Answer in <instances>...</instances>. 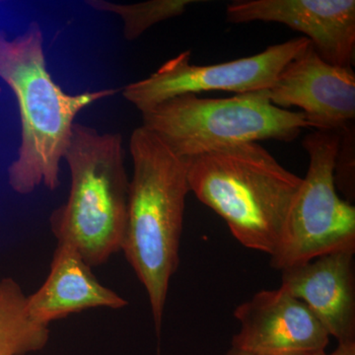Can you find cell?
I'll return each instance as SVG.
<instances>
[{"label": "cell", "instance_id": "1", "mask_svg": "<svg viewBox=\"0 0 355 355\" xmlns=\"http://www.w3.org/2000/svg\"><path fill=\"white\" fill-rule=\"evenodd\" d=\"M0 78L15 95L21 121L17 158L7 171L9 186L19 195L41 184L55 191L77 114L119 90L65 92L46 67L43 29L37 21L14 38L0 29Z\"/></svg>", "mask_w": 355, "mask_h": 355}, {"label": "cell", "instance_id": "2", "mask_svg": "<svg viewBox=\"0 0 355 355\" xmlns=\"http://www.w3.org/2000/svg\"><path fill=\"white\" fill-rule=\"evenodd\" d=\"M130 151L133 173L121 251L146 288L159 336L170 280L179 266L186 200L191 191L188 163L142 125L133 130Z\"/></svg>", "mask_w": 355, "mask_h": 355}, {"label": "cell", "instance_id": "3", "mask_svg": "<svg viewBox=\"0 0 355 355\" xmlns=\"http://www.w3.org/2000/svg\"><path fill=\"white\" fill-rule=\"evenodd\" d=\"M190 191L223 219L243 246L272 257L303 178L258 142L188 159Z\"/></svg>", "mask_w": 355, "mask_h": 355}, {"label": "cell", "instance_id": "4", "mask_svg": "<svg viewBox=\"0 0 355 355\" xmlns=\"http://www.w3.org/2000/svg\"><path fill=\"white\" fill-rule=\"evenodd\" d=\"M125 158L120 133L74 123L64 157L69 195L53 210L50 223L58 242L76 248L91 268L121 251L125 241L130 188Z\"/></svg>", "mask_w": 355, "mask_h": 355}, {"label": "cell", "instance_id": "5", "mask_svg": "<svg viewBox=\"0 0 355 355\" xmlns=\"http://www.w3.org/2000/svg\"><path fill=\"white\" fill-rule=\"evenodd\" d=\"M142 114V127L184 160L261 140L289 142L310 128L302 112L275 106L268 90L209 99L186 94Z\"/></svg>", "mask_w": 355, "mask_h": 355}, {"label": "cell", "instance_id": "6", "mask_svg": "<svg viewBox=\"0 0 355 355\" xmlns=\"http://www.w3.org/2000/svg\"><path fill=\"white\" fill-rule=\"evenodd\" d=\"M340 132L306 135L309 167L292 203L270 266L282 270L336 252L355 251V207L336 191L335 162Z\"/></svg>", "mask_w": 355, "mask_h": 355}, {"label": "cell", "instance_id": "7", "mask_svg": "<svg viewBox=\"0 0 355 355\" xmlns=\"http://www.w3.org/2000/svg\"><path fill=\"white\" fill-rule=\"evenodd\" d=\"M309 44V40L299 37L270 46L252 57L209 65L191 64V51H183L146 78L128 84L121 93L144 113L182 95L209 91L243 94L268 90L284 67Z\"/></svg>", "mask_w": 355, "mask_h": 355}, {"label": "cell", "instance_id": "8", "mask_svg": "<svg viewBox=\"0 0 355 355\" xmlns=\"http://www.w3.org/2000/svg\"><path fill=\"white\" fill-rule=\"evenodd\" d=\"M240 324L232 347L253 355H315L326 352L330 335L321 322L280 286L261 291L236 308Z\"/></svg>", "mask_w": 355, "mask_h": 355}, {"label": "cell", "instance_id": "9", "mask_svg": "<svg viewBox=\"0 0 355 355\" xmlns=\"http://www.w3.org/2000/svg\"><path fill=\"white\" fill-rule=\"evenodd\" d=\"M268 91L275 106L297 107L316 130L340 132L354 123V69L324 62L311 43L284 67Z\"/></svg>", "mask_w": 355, "mask_h": 355}, {"label": "cell", "instance_id": "10", "mask_svg": "<svg viewBox=\"0 0 355 355\" xmlns=\"http://www.w3.org/2000/svg\"><path fill=\"white\" fill-rule=\"evenodd\" d=\"M233 24L270 22L302 33L324 62L352 69L354 0H238L226 7Z\"/></svg>", "mask_w": 355, "mask_h": 355}, {"label": "cell", "instance_id": "11", "mask_svg": "<svg viewBox=\"0 0 355 355\" xmlns=\"http://www.w3.org/2000/svg\"><path fill=\"white\" fill-rule=\"evenodd\" d=\"M355 251L336 252L282 270V286L338 343H355Z\"/></svg>", "mask_w": 355, "mask_h": 355}, {"label": "cell", "instance_id": "12", "mask_svg": "<svg viewBox=\"0 0 355 355\" xmlns=\"http://www.w3.org/2000/svg\"><path fill=\"white\" fill-rule=\"evenodd\" d=\"M91 268L76 248L58 242L48 277L38 291L27 296L30 316L49 326L91 308L125 307L128 301L103 286Z\"/></svg>", "mask_w": 355, "mask_h": 355}, {"label": "cell", "instance_id": "13", "mask_svg": "<svg viewBox=\"0 0 355 355\" xmlns=\"http://www.w3.org/2000/svg\"><path fill=\"white\" fill-rule=\"evenodd\" d=\"M50 338L46 324L28 312L27 296L15 280H0V355H25L39 352Z\"/></svg>", "mask_w": 355, "mask_h": 355}, {"label": "cell", "instance_id": "14", "mask_svg": "<svg viewBox=\"0 0 355 355\" xmlns=\"http://www.w3.org/2000/svg\"><path fill=\"white\" fill-rule=\"evenodd\" d=\"M85 2L96 11L119 16L123 23V37L128 42L139 39L158 23L181 16L193 4L200 3L195 0H149L135 4H118L107 0Z\"/></svg>", "mask_w": 355, "mask_h": 355}, {"label": "cell", "instance_id": "15", "mask_svg": "<svg viewBox=\"0 0 355 355\" xmlns=\"http://www.w3.org/2000/svg\"><path fill=\"white\" fill-rule=\"evenodd\" d=\"M355 128L354 123L340 132V146L335 162L336 188L345 193L347 202L354 200L355 175Z\"/></svg>", "mask_w": 355, "mask_h": 355}, {"label": "cell", "instance_id": "16", "mask_svg": "<svg viewBox=\"0 0 355 355\" xmlns=\"http://www.w3.org/2000/svg\"><path fill=\"white\" fill-rule=\"evenodd\" d=\"M336 355H355V343H338Z\"/></svg>", "mask_w": 355, "mask_h": 355}, {"label": "cell", "instance_id": "17", "mask_svg": "<svg viewBox=\"0 0 355 355\" xmlns=\"http://www.w3.org/2000/svg\"><path fill=\"white\" fill-rule=\"evenodd\" d=\"M226 355H253L248 354V352H242V350L236 349L234 347H231L230 349L228 350L227 354Z\"/></svg>", "mask_w": 355, "mask_h": 355}, {"label": "cell", "instance_id": "18", "mask_svg": "<svg viewBox=\"0 0 355 355\" xmlns=\"http://www.w3.org/2000/svg\"><path fill=\"white\" fill-rule=\"evenodd\" d=\"M315 355H336L335 352H331V354H327L326 352H322V354H315Z\"/></svg>", "mask_w": 355, "mask_h": 355}]
</instances>
